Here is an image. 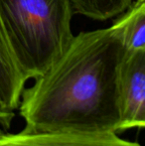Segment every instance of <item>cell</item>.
Listing matches in <instances>:
<instances>
[{
    "mask_svg": "<svg viewBox=\"0 0 145 146\" xmlns=\"http://www.w3.org/2000/svg\"><path fill=\"white\" fill-rule=\"evenodd\" d=\"M0 146H142L123 139L116 132L85 131H27L3 132Z\"/></svg>",
    "mask_w": 145,
    "mask_h": 146,
    "instance_id": "obj_4",
    "label": "cell"
},
{
    "mask_svg": "<svg viewBox=\"0 0 145 146\" xmlns=\"http://www.w3.org/2000/svg\"><path fill=\"white\" fill-rule=\"evenodd\" d=\"M27 82L13 53L0 15V100L10 110H18Z\"/></svg>",
    "mask_w": 145,
    "mask_h": 146,
    "instance_id": "obj_5",
    "label": "cell"
},
{
    "mask_svg": "<svg viewBox=\"0 0 145 146\" xmlns=\"http://www.w3.org/2000/svg\"><path fill=\"white\" fill-rule=\"evenodd\" d=\"M15 117V110H10L0 100V127L9 129Z\"/></svg>",
    "mask_w": 145,
    "mask_h": 146,
    "instance_id": "obj_8",
    "label": "cell"
},
{
    "mask_svg": "<svg viewBox=\"0 0 145 146\" xmlns=\"http://www.w3.org/2000/svg\"><path fill=\"white\" fill-rule=\"evenodd\" d=\"M71 0H0V15L26 79L42 76L72 43Z\"/></svg>",
    "mask_w": 145,
    "mask_h": 146,
    "instance_id": "obj_2",
    "label": "cell"
},
{
    "mask_svg": "<svg viewBox=\"0 0 145 146\" xmlns=\"http://www.w3.org/2000/svg\"><path fill=\"white\" fill-rule=\"evenodd\" d=\"M118 132L145 129V51L124 53L117 75Z\"/></svg>",
    "mask_w": 145,
    "mask_h": 146,
    "instance_id": "obj_3",
    "label": "cell"
},
{
    "mask_svg": "<svg viewBox=\"0 0 145 146\" xmlns=\"http://www.w3.org/2000/svg\"><path fill=\"white\" fill-rule=\"evenodd\" d=\"M137 1H142V0H137Z\"/></svg>",
    "mask_w": 145,
    "mask_h": 146,
    "instance_id": "obj_10",
    "label": "cell"
},
{
    "mask_svg": "<svg viewBox=\"0 0 145 146\" xmlns=\"http://www.w3.org/2000/svg\"><path fill=\"white\" fill-rule=\"evenodd\" d=\"M124 53L111 26L73 37L24 90L18 108L24 130L118 133L117 75Z\"/></svg>",
    "mask_w": 145,
    "mask_h": 146,
    "instance_id": "obj_1",
    "label": "cell"
},
{
    "mask_svg": "<svg viewBox=\"0 0 145 146\" xmlns=\"http://www.w3.org/2000/svg\"><path fill=\"white\" fill-rule=\"evenodd\" d=\"M124 52L145 51V0L137 1L113 25Z\"/></svg>",
    "mask_w": 145,
    "mask_h": 146,
    "instance_id": "obj_6",
    "label": "cell"
},
{
    "mask_svg": "<svg viewBox=\"0 0 145 146\" xmlns=\"http://www.w3.org/2000/svg\"><path fill=\"white\" fill-rule=\"evenodd\" d=\"M2 133V130H1V127H0V134Z\"/></svg>",
    "mask_w": 145,
    "mask_h": 146,
    "instance_id": "obj_9",
    "label": "cell"
},
{
    "mask_svg": "<svg viewBox=\"0 0 145 146\" xmlns=\"http://www.w3.org/2000/svg\"><path fill=\"white\" fill-rule=\"evenodd\" d=\"M75 13L97 21H107L123 13L132 0H71Z\"/></svg>",
    "mask_w": 145,
    "mask_h": 146,
    "instance_id": "obj_7",
    "label": "cell"
}]
</instances>
